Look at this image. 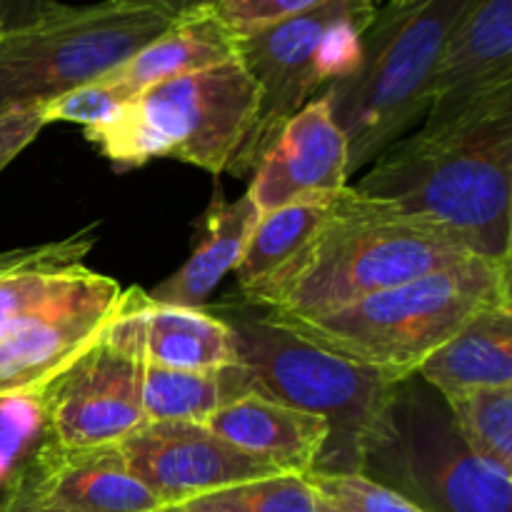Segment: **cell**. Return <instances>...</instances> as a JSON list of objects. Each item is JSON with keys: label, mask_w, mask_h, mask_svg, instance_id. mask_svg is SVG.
I'll return each instance as SVG.
<instances>
[{"label": "cell", "mask_w": 512, "mask_h": 512, "mask_svg": "<svg viewBox=\"0 0 512 512\" xmlns=\"http://www.w3.org/2000/svg\"><path fill=\"white\" fill-rule=\"evenodd\" d=\"M350 188L438 225L478 258L512 260V110L403 135Z\"/></svg>", "instance_id": "cell-2"}, {"label": "cell", "mask_w": 512, "mask_h": 512, "mask_svg": "<svg viewBox=\"0 0 512 512\" xmlns=\"http://www.w3.org/2000/svg\"><path fill=\"white\" fill-rule=\"evenodd\" d=\"M175 20L145 5H63L28 28L0 33V113L45 105L103 78Z\"/></svg>", "instance_id": "cell-9"}, {"label": "cell", "mask_w": 512, "mask_h": 512, "mask_svg": "<svg viewBox=\"0 0 512 512\" xmlns=\"http://www.w3.org/2000/svg\"><path fill=\"white\" fill-rule=\"evenodd\" d=\"M135 478L165 508L280 475L278 468L243 453L200 423H145L118 443Z\"/></svg>", "instance_id": "cell-13"}, {"label": "cell", "mask_w": 512, "mask_h": 512, "mask_svg": "<svg viewBox=\"0 0 512 512\" xmlns=\"http://www.w3.org/2000/svg\"><path fill=\"white\" fill-rule=\"evenodd\" d=\"M468 258L475 255L443 228L348 185L303 250L240 298L283 320H310Z\"/></svg>", "instance_id": "cell-1"}, {"label": "cell", "mask_w": 512, "mask_h": 512, "mask_svg": "<svg viewBox=\"0 0 512 512\" xmlns=\"http://www.w3.org/2000/svg\"><path fill=\"white\" fill-rule=\"evenodd\" d=\"M143 288L123 290L100 338L43 390L55 440L65 450L118 445L145 425V308Z\"/></svg>", "instance_id": "cell-10"}, {"label": "cell", "mask_w": 512, "mask_h": 512, "mask_svg": "<svg viewBox=\"0 0 512 512\" xmlns=\"http://www.w3.org/2000/svg\"><path fill=\"white\" fill-rule=\"evenodd\" d=\"M340 193L328 195V198L300 200V203L283 205V208L270 210V213H260L253 235L245 245L243 258H240V265L235 268L240 295L253 290L255 285L268 280L273 273H278L288 260H293L303 250V245L328 220L335 198Z\"/></svg>", "instance_id": "cell-21"}, {"label": "cell", "mask_w": 512, "mask_h": 512, "mask_svg": "<svg viewBox=\"0 0 512 512\" xmlns=\"http://www.w3.org/2000/svg\"><path fill=\"white\" fill-rule=\"evenodd\" d=\"M258 218L260 210L248 193L228 203L218 190L208 210L200 215L190 258L163 283L145 290L150 303L168 308H205L220 280L235 273L240 265Z\"/></svg>", "instance_id": "cell-17"}, {"label": "cell", "mask_w": 512, "mask_h": 512, "mask_svg": "<svg viewBox=\"0 0 512 512\" xmlns=\"http://www.w3.org/2000/svg\"><path fill=\"white\" fill-rule=\"evenodd\" d=\"M123 288L100 278L80 298L28 320L0 338V395L45 390L113 320Z\"/></svg>", "instance_id": "cell-14"}, {"label": "cell", "mask_w": 512, "mask_h": 512, "mask_svg": "<svg viewBox=\"0 0 512 512\" xmlns=\"http://www.w3.org/2000/svg\"><path fill=\"white\" fill-rule=\"evenodd\" d=\"M348 143L318 95L280 128L250 175L248 195L260 213L348 188Z\"/></svg>", "instance_id": "cell-15"}, {"label": "cell", "mask_w": 512, "mask_h": 512, "mask_svg": "<svg viewBox=\"0 0 512 512\" xmlns=\"http://www.w3.org/2000/svg\"><path fill=\"white\" fill-rule=\"evenodd\" d=\"M95 245V228L80 230L68 238L50 240V243L28 245V248L0 250V275L10 270L33 268V265H78Z\"/></svg>", "instance_id": "cell-29"}, {"label": "cell", "mask_w": 512, "mask_h": 512, "mask_svg": "<svg viewBox=\"0 0 512 512\" xmlns=\"http://www.w3.org/2000/svg\"><path fill=\"white\" fill-rule=\"evenodd\" d=\"M325 3L330 0H215L213 13L240 40Z\"/></svg>", "instance_id": "cell-28"}, {"label": "cell", "mask_w": 512, "mask_h": 512, "mask_svg": "<svg viewBox=\"0 0 512 512\" xmlns=\"http://www.w3.org/2000/svg\"><path fill=\"white\" fill-rule=\"evenodd\" d=\"M443 400L465 443L480 458L512 470V385L473 388Z\"/></svg>", "instance_id": "cell-26"}, {"label": "cell", "mask_w": 512, "mask_h": 512, "mask_svg": "<svg viewBox=\"0 0 512 512\" xmlns=\"http://www.w3.org/2000/svg\"><path fill=\"white\" fill-rule=\"evenodd\" d=\"M413 3V0H388V5H393V8H398V5H408Z\"/></svg>", "instance_id": "cell-34"}, {"label": "cell", "mask_w": 512, "mask_h": 512, "mask_svg": "<svg viewBox=\"0 0 512 512\" xmlns=\"http://www.w3.org/2000/svg\"><path fill=\"white\" fill-rule=\"evenodd\" d=\"M33 488L78 512H160L163 503L140 483L118 445L88 450L55 448Z\"/></svg>", "instance_id": "cell-18"}, {"label": "cell", "mask_w": 512, "mask_h": 512, "mask_svg": "<svg viewBox=\"0 0 512 512\" xmlns=\"http://www.w3.org/2000/svg\"><path fill=\"white\" fill-rule=\"evenodd\" d=\"M470 3L385 5L365 33L363 55L353 73L320 93L348 143L350 178L425 118L440 50Z\"/></svg>", "instance_id": "cell-6"}, {"label": "cell", "mask_w": 512, "mask_h": 512, "mask_svg": "<svg viewBox=\"0 0 512 512\" xmlns=\"http://www.w3.org/2000/svg\"><path fill=\"white\" fill-rule=\"evenodd\" d=\"M512 110V0H473L445 38L420 130L458 128Z\"/></svg>", "instance_id": "cell-11"}, {"label": "cell", "mask_w": 512, "mask_h": 512, "mask_svg": "<svg viewBox=\"0 0 512 512\" xmlns=\"http://www.w3.org/2000/svg\"><path fill=\"white\" fill-rule=\"evenodd\" d=\"M60 8V0H0V33L28 28Z\"/></svg>", "instance_id": "cell-31"}, {"label": "cell", "mask_w": 512, "mask_h": 512, "mask_svg": "<svg viewBox=\"0 0 512 512\" xmlns=\"http://www.w3.org/2000/svg\"><path fill=\"white\" fill-rule=\"evenodd\" d=\"M160 512H168V510H160Z\"/></svg>", "instance_id": "cell-35"}, {"label": "cell", "mask_w": 512, "mask_h": 512, "mask_svg": "<svg viewBox=\"0 0 512 512\" xmlns=\"http://www.w3.org/2000/svg\"><path fill=\"white\" fill-rule=\"evenodd\" d=\"M360 475L423 512H512V470L480 458L443 395L400 380L365 435Z\"/></svg>", "instance_id": "cell-7"}, {"label": "cell", "mask_w": 512, "mask_h": 512, "mask_svg": "<svg viewBox=\"0 0 512 512\" xmlns=\"http://www.w3.org/2000/svg\"><path fill=\"white\" fill-rule=\"evenodd\" d=\"M210 430L280 473L308 475L328 443L330 425L318 415L260 395H240L208 418Z\"/></svg>", "instance_id": "cell-16"}, {"label": "cell", "mask_w": 512, "mask_h": 512, "mask_svg": "<svg viewBox=\"0 0 512 512\" xmlns=\"http://www.w3.org/2000/svg\"><path fill=\"white\" fill-rule=\"evenodd\" d=\"M238 58V38L213 8L180 18L103 78L43 105L45 123H103L153 85Z\"/></svg>", "instance_id": "cell-12"}, {"label": "cell", "mask_w": 512, "mask_h": 512, "mask_svg": "<svg viewBox=\"0 0 512 512\" xmlns=\"http://www.w3.org/2000/svg\"><path fill=\"white\" fill-rule=\"evenodd\" d=\"M230 325L238 363L225 368L230 400L260 395L330 425L313 473H360L365 435L400 378L325 350L248 303L208 308Z\"/></svg>", "instance_id": "cell-3"}, {"label": "cell", "mask_w": 512, "mask_h": 512, "mask_svg": "<svg viewBox=\"0 0 512 512\" xmlns=\"http://www.w3.org/2000/svg\"><path fill=\"white\" fill-rule=\"evenodd\" d=\"M258 103V83L233 58L153 85L83 133L115 170L170 158L223 175L243 155Z\"/></svg>", "instance_id": "cell-5"}, {"label": "cell", "mask_w": 512, "mask_h": 512, "mask_svg": "<svg viewBox=\"0 0 512 512\" xmlns=\"http://www.w3.org/2000/svg\"><path fill=\"white\" fill-rule=\"evenodd\" d=\"M168 512H328L308 475H270L185 500Z\"/></svg>", "instance_id": "cell-25"}, {"label": "cell", "mask_w": 512, "mask_h": 512, "mask_svg": "<svg viewBox=\"0 0 512 512\" xmlns=\"http://www.w3.org/2000/svg\"><path fill=\"white\" fill-rule=\"evenodd\" d=\"M58 448L43 390L0 395V512L35 478Z\"/></svg>", "instance_id": "cell-22"}, {"label": "cell", "mask_w": 512, "mask_h": 512, "mask_svg": "<svg viewBox=\"0 0 512 512\" xmlns=\"http://www.w3.org/2000/svg\"><path fill=\"white\" fill-rule=\"evenodd\" d=\"M100 273L78 265H33L0 275V338L28 320L80 298Z\"/></svg>", "instance_id": "cell-23"}, {"label": "cell", "mask_w": 512, "mask_h": 512, "mask_svg": "<svg viewBox=\"0 0 512 512\" xmlns=\"http://www.w3.org/2000/svg\"><path fill=\"white\" fill-rule=\"evenodd\" d=\"M43 105L10 108L0 113V173L33 143L45 128Z\"/></svg>", "instance_id": "cell-30"}, {"label": "cell", "mask_w": 512, "mask_h": 512, "mask_svg": "<svg viewBox=\"0 0 512 512\" xmlns=\"http://www.w3.org/2000/svg\"><path fill=\"white\" fill-rule=\"evenodd\" d=\"M125 3L145 5V8H153L158 13H163L165 18L180 20L193 13H200V10L213 8L215 0H125Z\"/></svg>", "instance_id": "cell-33"}, {"label": "cell", "mask_w": 512, "mask_h": 512, "mask_svg": "<svg viewBox=\"0 0 512 512\" xmlns=\"http://www.w3.org/2000/svg\"><path fill=\"white\" fill-rule=\"evenodd\" d=\"M308 480L328 512H423L360 473H308Z\"/></svg>", "instance_id": "cell-27"}, {"label": "cell", "mask_w": 512, "mask_h": 512, "mask_svg": "<svg viewBox=\"0 0 512 512\" xmlns=\"http://www.w3.org/2000/svg\"><path fill=\"white\" fill-rule=\"evenodd\" d=\"M150 300V298H148ZM145 358L175 370H225L238 363L230 325L208 308H145Z\"/></svg>", "instance_id": "cell-20"}, {"label": "cell", "mask_w": 512, "mask_h": 512, "mask_svg": "<svg viewBox=\"0 0 512 512\" xmlns=\"http://www.w3.org/2000/svg\"><path fill=\"white\" fill-rule=\"evenodd\" d=\"M415 375L443 398L512 385V305L488 308L468 320Z\"/></svg>", "instance_id": "cell-19"}, {"label": "cell", "mask_w": 512, "mask_h": 512, "mask_svg": "<svg viewBox=\"0 0 512 512\" xmlns=\"http://www.w3.org/2000/svg\"><path fill=\"white\" fill-rule=\"evenodd\" d=\"M375 0H330L238 40V58L258 83L260 103L243 155L230 173L250 178L285 123L355 70Z\"/></svg>", "instance_id": "cell-8"}, {"label": "cell", "mask_w": 512, "mask_h": 512, "mask_svg": "<svg viewBox=\"0 0 512 512\" xmlns=\"http://www.w3.org/2000/svg\"><path fill=\"white\" fill-rule=\"evenodd\" d=\"M3 512H78V510L55 503L53 498L43 495L38 488H33V485L28 483L23 490H20L18 498H15Z\"/></svg>", "instance_id": "cell-32"}, {"label": "cell", "mask_w": 512, "mask_h": 512, "mask_svg": "<svg viewBox=\"0 0 512 512\" xmlns=\"http://www.w3.org/2000/svg\"><path fill=\"white\" fill-rule=\"evenodd\" d=\"M510 278L512 260L475 255L335 313L285 323L320 348L405 380L475 315L512 305Z\"/></svg>", "instance_id": "cell-4"}, {"label": "cell", "mask_w": 512, "mask_h": 512, "mask_svg": "<svg viewBox=\"0 0 512 512\" xmlns=\"http://www.w3.org/2000/svg\"><path fill=\"white\" fill-rule=\"evenodd\" d=\"M230 403L225 370H175L145 363L143 410L150 423H208Z\"/></svg>", "instance_id": "cell-24"}]
</instances>
